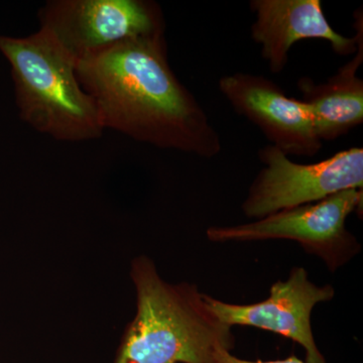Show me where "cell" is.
Segmentation results:
<instances>
[{
    "label": "cell",
    "instance_id": "obj_3",
    "mask_svg": "<svg viewBox=\"0 0 363 363\" xmlns=\"http://www.w3.org/2000/svg\"><path fill=\"white\" fill-rule=\"evenodd\" d=\"M0 51L13 68L21 116L58 140L96 138L102 125L92 98L81 89L76 60L42 26L25 38L0 37Z\"/></svg>",
    "mask_w": 363,
    "mask_h": 363
},
{
    "label": "cell",
    "instance_id": "obj_4",
    "mask_svg": "<svg viewBox=\"0 0 363 363\" xmlns=\"http://www.w3.org/2000/svg\"><path fill=\"white\" fill-rule=\"evenodd\" d=\"M362 202L363 191L351 189L321 201L281 210L252 223L210 227L206 235L214 242L297 241L334 272L360 252L359 242L346 228V220L354 212L362 211Z\"/></svg>",
    "mask_w": 363,
    "mask_h": 363
},
{
    "label": "cell",
    "instance_id": "obj_2",
    "mask_svg": "<svg viewBox=\"0 0 363 363\" xmlns=\"http://www.w3.org/2000/svg\"><path fill=\"white\" fill-rule=\"evenodd\" d=\"M130 274L138 309L116 363H216L217 350H233L231 327L215 316L197 286L166 283L145 255L133 259Z\"/></svg>",
    "mask_w": 363,
    "mask_h": 363
},
{
    "label": "cell",
    "instance_id": "obj_10",
    "mask_svg": "<svg viewBox=\"0 0 363 363\" xmlns=\"http://www.w3.org/2000/svg\"><path fill=\"white\" fill-rule=\"evenodd\" d=\"M363 63V40L352 60L326 82L301 77L297 83L311 116L318 138L332 142L363 123V80L357 75Z\"/></svg>",
    "mask_w": 363,
    "mask_h": 363
},
{
    "label": "cell",
    "instance_id": "obj_9",
    "mask_svg": "<svg viewBox=\"0 0 363 363\" xmlns=\"http://www.w3.org/2000/svg\"><path fill=\"white\" fill-rule=\"evenodd\" d=\"M250 6L255 16L252 39L259 45L260 54L274 74L285 70L291 49L298 40H326L343 57L354 56L363 40L362 9L354 13L357 35L348 38L332 28L320 0H252Z\"/></svg>",
    "mask_w": 363,
    "mask_h": 363
},
{
    "label": "cell",
    "instance_id": "obj_1",
    "mask_svg": "<svg viewBox=\"0 0 363 363\" xmlns=\"http://www.w3.org/2000/svg\"><path fill=\"white\" fill-rule=\"evenodd\" d=\"M102 125L162 149L213 159L222 150L207 112L169 65L164 35L124 40L76 61Z\"/></svg>",
    "mask_w": 363,
    "mask_h": 363
},
{
    "label": "cell",
    "instance_id": "obj_8",
    "mask_svg": "<svg viewBox=\"0 0 363 363\" xmlns=\"http://www.w3.org/2000/svg\"><path fill=\"white\" fill-rule=\"evenodd\" d=\"M218 88L233 111L286 156L314 157L321 152L323 143L304 102L289 97L271 79L238 72L222 76Z\"/></svg>",
    "mask_w": 363,
    "mask_h": 363
},
{
    "label": "cell",
    "instance_id": "obj_6",
    "mask_svg": "<svg viewBox=\"0 0 363 363\" xmlns=\"http://www.w3.org/2000/svg\"><path fill=\"white\" fill-rule=\"evenodd\" d=\"M43 26L78 59L124 40L164 35L159 6L140 0H72L49 4Z\"/></svg>",
    "mask_w": 363,
    "mask_h": 363
},
{
    "label": "cell",
    "instance_id": "obj_5",
    "mask_svg": "<svg viewBox=\"0 0 363 363\" xmlns=\"http://www.w3.org/2000/svg\"><path fill=\"white\" fill-rule=\"evenodd\" d=\"M259 159L264 167L241 206L247 218L259 220L343 191L362 190V147H350L323 161L306 164L293 162L269 145L259 150Z\"/></svg>",
    "mask_w": 363,
    "mask_h": 363
},
{
    "label": "cell",
    "instance_id": "obj_7",
    "mask_svg": "<svg viewBox=\"0 0 363 363\" xmlns=\"http://www.w3.org/2000/svg\"><path fill=\"white\" fill-rule=\"evenodd\" d=\"M335 295L330 285L317 286L308 278L304 267H294L286 281H278L269 289V298L253 304H229L204 295L205 303L222 323L255 327L274 332L300 344L306 362L326 363L313 335L311 315L315 306L328 302Z\"/></svg>",
    "mask_w": 363,
    "mask_h": 363
},
{
    "label": "cell",
    "instance_id": "obj_11",
    "mask_svg": "<svg viewBox=\"0 0 363 363\" xmlns=\"http://www.w3.org/2000/svg\"><path fill=\"white\" fill-rule=\"evenodd\" d=\"M214 358L216 363H308L303 362L302 359L295 357V355L285 358V359L269 360V362H262V360L250 362V360L240 359V358L234 357L229 352V350H222V348L215 352Z\"/></svg>",
    "mask_w": 363,
    "mask_h": 363
}]
</instances>
